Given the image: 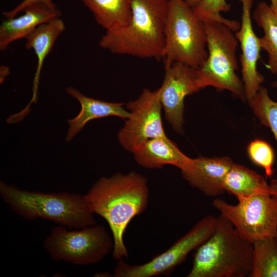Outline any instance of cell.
Wrapping results in <instances>:
<instances>
[{
	"label": "cell",
	"mask_w": 277,
	"mask_h": 277,
	"mask_svg": "<svg viewBox=\"0 0 277 277\" xmlns=\"http://www.w3.org/2000/svg\"><path fill=\"white\" fill-rule=\"evenodd\" d=\"M85 195L92 212L103 217L110 227L114 259L128 258L124 234L131 220L147 209L149 190L146 177L134 171L102 176Z\"/></svg>",
	"instance_id": "obj_1"
},
{
	"label": "cell",
	"mask_w": 277,
	"mask_h": 277,
	"mask_svg": "<svg viewBox=\"0 0 277 277\" xmlns=\"http://www.w3.org/2000/svg\"><path fill=\"white\" fill-rule=\"evenodd\" d=\"M131 9L129 22L106 31L100 46L117 54L162 58L168 0H132Z\"/></svg>",
	"instance_id": "obj_2"
},
{
	"label": "cell",
	"mask_w": 277,
	"mask_h": 277,
	"mask_svg": "<svg viewBox=\"0 0 277 277\" xmlns=\"http://www.w3.org/2000/svg\"><path fill=\"white\" fill-rule=\"evenodd\" d=\"M0 195L10 209L26 220L48 219L76 229L96 224L85 195L29 191L2 181Z\"/></svg>",
	"instance_id": "obj_3"
},
{
	"label": "cell",
	"mask_w": 277,
	"mask_h": 277,
	"mask_svg": "<svg viewBox=\"0 0 277 277\" xmlns=\"http://www.w3.org/2000/svg\"><path fill=\"white\" fill-rule=\"evenodd\" d=\"M252 253V244L220 214L212 235L197 248L187 276L249 277Z\"/></svg>",
	"instance_id": "obj_4"
},
{
	"label": "cell",
	"mask_w": 277,
	"mask_h": 277,
	"mask_svg": "<svg viewBox=\"0 0 277 277\" xmlns=\"http://www.w3.org/2000/svg\"><path fill=\"white\" fill-rule=\"evenodd\" d=\"M207 56L204 23L184 0H168L162 57L165 66L177 62L197 69Z\"/></svg>",
	"instance_id": "obj_5"
},
{
	"label": "cell",
	"mask_w": 277,
	"mask_h": 277,
	"mask_svg": "<svg viewBox=\"0 0 277 277\" xmlns=\"http://www.w3.org/2000/svg\"><path fill=\"white\" fill-rule=\"evenodd\" d=\"M208 56L196 69L201 88L208 86L217 90H226L244 100V84L236 71L238 63L236 51L238 41L227 26L217 22H204Z\"/></svg>",
	"instance_id": "obj_6"
},
{
	"label": "cell",
	"mask_w": 277,
	"mask_h": 277,
	"mask_svg": "<svg viewBox=\"0 0 277 277\" xmlns=\"http://www.w3.org/2000/svg\"><path fill=\"white\" fill-rule=\"evenodd\" d=\"M113 240L106 227L95 225L76 230L58 225L46 238L44 247L54 261L77 265L96 264L113 249Z\"/></svg>",
	"instance_id": "obj_7"
},
{
	"label": "cell",
	"mask_w": 277,
	"mask_h": 277,
	"mask_svg": "<svg viewBox=\"0 0 277 277\" xmlns=\"http://www.w3.org/2000/svg\"><path fill=\"white\" fill-rule=\"evenodd\" d=\"M212 206L252 244L277 236V200L270 194H258L238 200L232 205L217 198Z\"/></svg>",
	"instance_id": "obj_8"
},
{
	"label": "cell",
	"mask_w": 277,
	"mask_h": 277,
	"mask_svg": "<svg viewBox=\"0 0 277 277\" xmlns=\"http://www.w3.org/2000/svg\"><path fill=\"white\" fill-rule=\"evenodd\" d=\"M216 218L206 216L169 248L150 261L141 265H130L124 259L117 260L114 269V277H152L170 274L184 262L188 254L197 249L214 231Z\"/></svg>",
	"instance_id": "obj_9"
},
{
	"label": "cell",
	"mask_w": 277,
	"mask_h": 277,
	"mask_svg": "<svg viewBox=\"0 0 277 277\" xmlns=\"http://www.w3.org/2000/svg\"><path fill=\"white\" fill-rule=\"evenodd\" d=\"M126 107L130 116L117 134L125 150L133 153L147 140L167 136L162 120L159 88L155 91L144 89L139 97Z\"/></svg>",
	"instance_id": "obj_10"
},
{
	"label": "cell",
	"mask_w": 277,
	"mask_h": 277,
	"mask_svg": "<svg viewBox=\"0 0 277 277\" xmlns=\"http://www.w3.org/2000/svg\"><path fill=\"white\" fill-rule=\"evenodd\" d=\"M165 73L160 89V98L165 119L174 131L182 133L185 97L201 88L196 69L175 62L165 66Z\"/></svg>",
	"instance_id": "obj_11"
},
{
	"label": "cell",
	"mask_w": 277,
	"mask_h": 277,
	"mask_svg": "<svg viewBox=\"0 0 277 277\" xmlns=\"http://www.w3.org/2000/svg\"><path fill=\"white\" fill-rule=\"evenodd\" d=\"M242 4L241 22L235 36L240 45V62L245 99L248 101L259 91L265 81L257 69L261 46L260 38L252 25L251 10L253 0H239Z\"/></svg>",
	"instance_id": "obj_12"
},
{
	"label": "cell",
	"mask_w": 277,
	"mask_h": 277,
	"mask_svg": "<svg viewBox=\"0 0 277 277\" xmlns=\"http://www.w3.org/2000/svg\"><path fill=\"white\" fill-rule=\"evenodd\" d=\"M233 163L228 156L191 159L181 169L183 178L206 196L216 197L225 192L224 181Z\"/></svg>",
	"instance_id": "obj_13"
},
{
	"label": "cell",
	"mask_w": 277,
	"mask_h": 277,
	"mask_svg": "<svg viewBox=\"0 0 277 277\" xmlns=\"http://www.w3.org/2000/svg\"><path fill=\"white\" fill-rule=\"evenodd\" d=\"M24 13L18 17L5 18L0 26V50H5L10 44L26 38L39 25L60 17L61 11L56 6L36 2L26 7Z\"/></svg>",
	"instance_id": "obj_14"
},
{
	"label": "cell",
	"mask_w": 277,
	"mask_h": 277,
	"mask_svg": "<svg viewBox=\"0 0 277 277\" xmlns=\"http://www.w3.org/2000/svg\"><path fill=\"white\" fill-rule=\"evenodd\" d=\"M66 91L76 99L81 106L78 114L67 121L69 125L66 137L67 142H70L91 120L109 116L125 120L130 116V112L123 108V103L107 102L90 97L72 87L67 88Z\"/></svg>",
	"instance_id": "obj_15"
},
{
	"label": "cell",
	"mask_w": 277,
	"mask_h": 277,
	"mask_svg": "<svg viewBox=\"0 0 277 277\" xmlns=\"http://www.w3.org/2000/svg\"><path fill=\"white\" fill-rule=\"evenodd\" d=\"M133 153L138 164L149 169H161L171 165L181 170L191 159L167 136L147 140Z\"/></svg>",
	"instance_id": "obj_16"
},
{
	"label": "cell",
	"mask_w": 277,
	"mask_h": 277,
	"mask_svg": "<svg viewBox=\"0 0 277 277\" xmlns=\"http://www.w3.org/2000/svg\"><path fill=\"white\" fill-rule=\"evenodd\" d=\"M65 29L63 20L60 17H56L39 25L25 38V48L34 50L37 56V63L33 82L32 97L30 103L22 111L25 114L27 113L31 104L36 101L40 75L44 61L51 51L57 38Z\"/></svg>",
	"instance_id": "obj_17"
},
{
	"label": "cell",
	"mask_w": 277,
	"mask_h": 277,
	"mask_svg": "<svg viewBox=\"0 0 277 277\" xmlns=\"http://www.w3.org/2000/svg\"><path fill=\"white\" fill-rule=\"evenodd\" d=\"M224 188L225 192L234 195L238 200L258 194L271 195L270 185L263 176L234 163L224 179Z\"/></svg>",
	"instance_id": "obj_18"
},
{
	"label": "cell",
	"mask_w": 277,
	"mask_h": 277,
	"mask_svg": "<svg viewBox=\"0 0 277 277\" xmlns=\"http://www.w3.org/2000/svg\"><path fill=\"white\" fill-rule=\"evenodd\" d=\"M96 23L107 31L126 26L130 21L132 0H80Z\"/></svg>",
	"instance_id": "obj_19"
},
{
	"label": "cell",
	"mask_w": 277,
	"mask_h": 277,
	"mask_svg": "<svg viewBox=\"0 0 277 277\" xmlns=\"http://www.w3.org/2000/svg\"><path fill=\"white\" fill-rule=\"evenodd\" d=\"M256 25L264 35L260 38L261 48L268 54L267 69L277 74V12L265 2L259 3L252 14Z\"/></svg>",
	"instance_id": "obj_20"
},
{
	"label": "cell",
	"mask_w": 277,
	"mask_h": 277,
	"mask_svg": "<svg viewBox=\"0 0 277 277\" xmlns=\"http://www.w3.org/2000/svg\"><path fill=\"white\" fill-rule=\"evenodd\" d=\"M252 246L249 277H277V238L258 240Z\"/></svg>",
	"instance_id": "obj_21"
},
{
	"label": "cell",
	"mask_w": 277,
	"mask_h": 277,
	"mask_svg": "<svg viewBox=\"0 0 277 277\" xmlns=\"http://www.w3.org/2000/svg\"><path fill=\"white\" fill-rule=\"evenodd\" d=\"M248 102L255 116L270 129L277 142V102L270 97L267 89L263 86Z\"/></svg>",
	"instance_id": "obj_22"
},
{
	"label": "cell",
	"mask_w": 277,
	"mask_h": 277,
	"mask_svg": "<svg viewBox=\"0 0 277 277\" xmlns=\"http://www.w3.org/2000/svg\"><path fill=\"white\" fill-rule=\"evenodd\" d=\"M230 7L226 0H203L192 8L195 15L203 23H222L227 26L233 32H236L240 28L241 23L226 19L221 14L222 12L230 10Z\"/></svg>",
	"instance_id": "obj_23"
},
{
	"label": "cell",
	"mask_w": 277,
	"mask_h": 277,
	"mask_svg": "<svg viewBox=\"0 0 277 277\" xmlns=\"http://www.w3.org/2000/svg\"><path fill=\"white\" fill-rule=\"evenodd\" d=\"M247 153L251 161L263 168L266 175L271 177L273 174L274 154L270 145L263 140L256 139L249 144Z\"/></svg>",
	"instance_id": "obj_24"
},
{
	"label": "cell",
	"mask_w": 277,
	"mask_h": 277,
	"mask_svg": "<svg viewBox=\"0 0 277 277\" xmlns=\"http://www.w3.org/2000/svg\"><path fill=\"white\" fill-rule=\"evenodd\" d=\"M36 2H43L52 6H56L51 0H24L14 9L3 12V15L5 18H13L17 14L23 11L28 6Z\"/></svg>",
	"instance_id": "obj_25"
},
{
	"label": "cell",
	"mask_w": 277,
	"mask_h": 277,
	"mask_svg": "<svg viewBox=\"0 0 277 277\" xmlns=\"http://www.w3.org/2000/svg\"><path fill=\"white\" fill-rule=\"evenodd\" d=\"M269 185L271 195L277 200V180L275 179L272 180Z\"/></svg>",
	"instance_id": "obj_26"
},
{
	"label": "cell",
	"mask_w": 277,
	"mask_h": 277,
	"mask_svg": "<svg viewBox=\"0 0 277 277\" xmlns=\"http://www.w3.org/2000/svg\"><path fill=\"white\" fill-rule=\"evenodd\" d=\"M1 81L3 82L5 77L7 76L10 73V68L4 65L1 66Z\"/></svg>",
	"instance_id": "obj_27"
},
{
	"label": "cell",
	"mask_w": 277,
	"mask_h": 277,
	"mask_svg": "<svg viewBox=\"0 0 277 277\" xmlns=\"http://www.w3.org/2000/svg\"><path fill=\"white\" fill-rule=\"evenodd\" d=\"M191 7L193 8L196 6L203 0H184Z\"/></svg>",
	"instance_id": "obj_28"
},
{
	"label": "cell",
	"mask_w": 277,
	"mask_h": 277,
	"mask_svg": "<svg viewBox=\"0 0 277 277\" xmlns=\"http://www.w3.org/2000/svg\"><path fill=\"white\" fill-rule=\"evenodd\" d=\"M271 4L270 5L271 8L277 12V0H270Z\"/></svg>",
	"instance_id": "obj_29"
},
{
	"label": "cell",
	"mask_w": 277,
	"mask_h": 277,
	"mask_svg": "<svg viewBox=\"0 0 277 277\" xmlns=\"http://www.w3.org/2000/svg\"><path fill=\"white\" fill-rule=\"evenodd\" d=\"M271 86L274 88H277V81L273 82L271 84Z\"/></svg>",
	"instance_id": "obj_30"
},
{
	"label": "cell",
	"mask_w": 277,
	"mask_h": 277,
	"mask_svg": "<svg viewBox=\"0 0 277 277\" xmlns=\"http://www.w3.org/2000/svg\"><path fill=\"white\" fill-rule=\"evenodd\" d=\"M276 238H277V236H276Z\"/></svg>",
	"instance_id": "obj_31"
}]
</instances>
